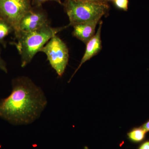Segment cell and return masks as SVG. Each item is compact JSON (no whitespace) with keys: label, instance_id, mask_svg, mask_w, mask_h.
<instances>
[{"label":"cell","instance_id":"cell-1","mask_svg":"<svg viewBox=\"0 0 149 149\" xmlns=\"http://www.w3.org/2000/svg\"><path fill=\"white\" fill-rule=\"evenodd\" d=\"M42 88L25 76L14 79L10 95L0 101V118L14 125H29L41 116L47 105Z\"/></svg>","mask_w":149,"mask_h":149},{"label":"cell","instance_id":"cell-2","mask_svg":"<svg viewBox=\"0 0 149 149\" xmlns=\"http://www.w3.org/2000/svg\"><path fill=\"white\" fill-rule=\"evenodd\" d=\"M68 27V25L54 28L48 24L35 31L19 32L16 35L17 41L15 46L21 56L22 67L29 64L51 38Z\"/></svg>","mask_w":149,"mask_h":149},{"label":"cell","instance_id":"cell-3","mask_svg":"<svg viewBox=\"0 0 149 149\" xmlns=\"http://www.w3.org/2000/svg\"><path fill=\"white\" fill-rule=\"evenodd\" d=\"M65 9L69 20V26L96 19H100L108 13V3H99L79 0H66Z\"/></svg>","mask_w":149,"mask_h":149},{"label":"cell","instance_id":"cell-4","mask_svg":"<svg viewBox=\"0 0 149 149\" xmlns=\"http://www.w3.org/2000/svg\"><path fill=\"white\" fill-rule=\"evenodd\" d=\"M40 52L47 56L52 67L60 77L64 74L69 60V50L65 43L56 35L48 41Z\"/></svg>","mask_w":149,"mask_h":149},{"label":"cell","instance_id":"cell-5","mask_svg":"<svg viewBox=\"0 0 149 149\" xmlns=\"http://www.w3.org/2000/svg\"><path fill=\"white\" fill-rule=\"evenodd\" d=\"M31 10L29 0H0V14L11 26L16 35L22 19Z\"/></svg>","mask_w":149,"mask_h":149},{"label":"cell","instance_id":"cell-6","mask_svg":"<svg viewBox=\"0 0 149 149\" xmlns=\"http://www.w3.org/2000/svg\"><path fill=\"white\" fill-rule=\"evenodd\" d=\"M48 24L49 23L45 13L31 10L22 19L17 34L19 32L35 31Z\"/></svg>","mask_w":149,"mask_h":149},{"label":"cell","instance_id":"cell-7","mask_svg":"<svg viewBox=\"0 0 149 149\" xmlns=\"http://www.w3.org/2000/svg\"><path fill=\"white\" fill-rule=\"evenodd\" d=\"M102 25V21H100L99 23L98 28L95 34L93 36L92 39H91L88 42L86 43V49H85V53L83 55L80 64L78 65V67L75 70L74 73L72 74L71 78L70 79L68 82H70L72 77L74 76L75 73L79 70L81 66L85 63V62L88 61L94 56L97 54L101 50L102 44L101 35Z\"/></svg>","mask_w":149,"mask_h":149},{"label":"cell","instance_id":"cell-8","mask_svg":"<svg viewBox=\"0 0 149 149\" xmlns=\"http://www.w3.org/2000/svg\"><path fill=\"white\" fill-rule=\"evenodd\" d=\"M100 19L80 23L73 26L72 35L86 44L95 34L96 27Z\"/></svg>","mask_w":149,"mask_h":149},{"label":"cell","instance_id":"cell-9","mask_svg":"<svg viewBox=\"0 0 149 149\" xmlns=\"http://www.w3.org/2000/svg\"><path fill=\"white\" fill-rule=\"evenodd\" d=\"M147 133L145 129L141 126L133 128L128 133V136L130 141L134 143H139L144 140Z\"/></svg>","mask_w":149,"mask_h":149},{"label":"cell","instance_id":"cell-10","mask_svg":"<svg viewBox=\"0 0 149 149\" xmlns=\"http://www.w3.org/2000/svg\"><path fill=\"white\" fill-rule=\"evenodd\" d=\"M12 30V27L8 22L0 19V42H2Z\"/></svg>","mask_w":149,"mask_h":149},{"label":"cell","instance_id":"cell-11","mask_svg":"<svg viewBox=\"0 0 149 149\" xmlns=\"http://www.w3.org/2000/svg\"><path fill=\"white\" fill-rule=\"evenodd\" d=\"M113 1L116 8L125 11L128 10L129 0H114Z\"/></svg>","mask_w":149,"mask_h":149},{"label":"cell","instance_id":"cell-12","mask_svg":"<svg viewBox=\"0 0 149 149\" xmlns=\"http://www.w3.org/2000/svg\"><path fill=\"white\" fill-rule=\"evenodd\" d=\"M0 70H2L6 73L8 72V69L7 68L6 64L5 62L3 60L2 58L1 57L0 55Z\"/></svg>","mask_w":149,"mask_h":149},{"label":"cell","instance_id":"cell-13","mask_svg":"<svg viewBox=\"0 0 149 149\" xmlns=\"http://www.w3.org/2000/svg\"><path fill=\"white\" fill-rule=\"evenodd\" d=\"M79 1L91 3H108L106 0H79Z\"/></svg>","mask_w":149,"mask_h":149},{"label":"cell","instance_id":"cell-14","mask_svg":"<svg viewBox=\"0 0 149 149\" xmlns=\"http://www.w3.org/2000/svg\"><path fill=\"white\" fill-rule=\"evenodd\" d=\"M36 2L38 4L40 5L43 3L49 1H52L56 2L60 4H61V0H35Z\"/></svg>","mask_w":149,"mask_h":149},{"label":"cell","instance_id":"cell-15","mask_svg":"<svg viewBox=\"0 0 149 149\" xmlns=\"http://www.w3.org/2000/svg\"><path fill=\"white\" fill-rule=\"evenodd\" d=\"M139 149H149V141L143 143L139 147Z\"/></svg>","mask_w":149,"mask_h":149},{"label":"cell","instance_id":"cell-16","mask_svg":"<svg viewBox=\"0 0 149 149\" xmlns=\"http://www.w3.org/2000/svg\"><path fill=\"white\" fill-rule=\"evenodd\" d=\"M142 127L147 132L149 131V120H148L146 123H144L143 125H142Z\"/></svg>","mask_w":149,"mask_h":149},{"label":"cell","instance_id":"cell-17","mask_svg":"<svg viewBox=\"0 0 149 149\" xmlns=\"http://www.w3.org/2000/svg\"><path fill=\"white\" fill-rule=\"evenodd\" d=\"M106 1H107L108 2L109 1H114V0H106Z\"/></svg>","mask_w":149,"mask_h":149}]
</instances>
